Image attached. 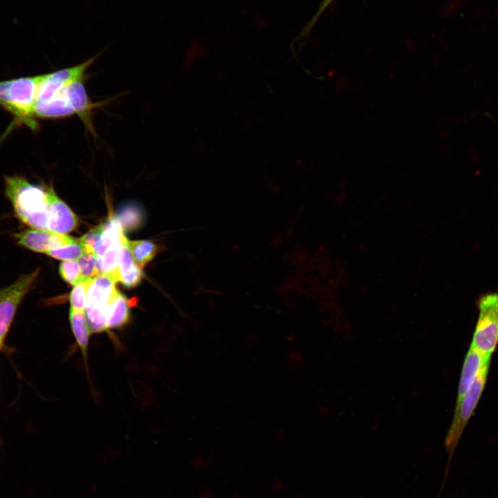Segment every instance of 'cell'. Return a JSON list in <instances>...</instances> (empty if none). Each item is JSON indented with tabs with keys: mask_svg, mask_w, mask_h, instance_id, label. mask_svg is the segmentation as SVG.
I'll use <instances>...</instances> for the list:
<instances>
[{
	"mask_svg": "<svg viewBox=\"0 0 498 498\" xmlns=\"http://www.w3.org/2000/svg\"><path fill=\"white\" fill-rule=\"evenodd\" d=\"M82 281L93 279L99 274L97 257L92 253L84 252L77 261Z\"/></svg>",
	"mask_w": 498,
	"mask_h": 498,
	"instance_id": "23",
	"label": "cell"
},
{
	"mask_svg": "<svg viewBox=\"0 0 498 498\" xmlns=\"http://www.w3.org/2000/svg\"><path fill=\"white\" fill-rule=\"evenodd\" d=\"M84 252L85 248L80 239L74 242L54 250H49L46 254L54 259L64 261L77 260Z\"/></svg>",
	"mask_w": 498,
	"mask_h": 498,
	"instance_id": "21",
	"label": "cell"
},
{
	"mask_svg": "<svg viewBox=\"0 0 498 498\" xmlns=\"http://www.w3.org/2000/svg\"><path fill=\"white\" fill-rule=\"evenodd\" d=\"M334 0H323L321 3L319 9L317 10L316 14L314 15V17L307 23L306 26L304 28L302 34H306L310 31V30L313 28V25L315 24V21L317 20L320 15L323 12V11L329 6V5Z\"/></svg>",
	"mask_w": 498,
	"mask_h": 498,
	"instance_id": "26",
	"label": "cell"
},
{
	"mask_svg": "<svg viewBox=\"0 0 498 498\" xmlns=\"http://www.w3.org/2000/svg\"><path fill=\"white\" fill-rule=\"evenodd\" d=\"M127 240L120 252L119 282L126 288L137 286L143 278L141 267L135 261Z\"/></svg>",
	"mask_w": 498,
	"mask_h": 498,
	"instance_id": "12",
	"label": "cell"
},
{
	"mask_svg": "<svg viewBox=\"0 0 498 498\" xmlns=\"http://www.w3.org/2000/svg\"><path fill=\"white\" fill-rule=\"evenodd\" d=\"M91 280L82 281L75 285L70 294V308L75 311H85L88 287Z\"/></svg>",
	"mask_w": 498,
	"mask_h": 498,
	"instance_id": "22",
	"label": "cell"
},
{
	"mask_svg": "<svg viewBox=\"0 0 498 498\" xmlns=\"http://www.w3.org/2000/svg\"><path fill=\"white\" fill-rule=\"evenodd\" d=\"M102 226V232L94 252L96 257H102L111 247L124 243L127 239L115 216H110Z\"/></svg>",
	"mask_w": 498,
	"mask_h": 498,
	"instance_id": "14",
	"label": "cell"
},
{
	"mask_svg": "<svg viewBox=\"0 0 498 498\" xmlns=\"http://www.w3.org/2000/svg\"><path fill=\"white\" fill-rule=\"evenodd\" d=\"M34 113L35 118H61L75 114L69 102L61 93L44 102H37Z\"/></svg>",
	"mask_w": 498,
	"mask_h": 498,
	"instance_id": "15",
	"label": "cell"
},
{
	"mask_svg": "<svg viewBox=\"0 0 498 498\" xmlns=\"http://www.w3.org/2000/svg\"><path fill=\"white\" fill-rule=\"evenodd\" d=\"M98 56L99 54L73 67L43 74L38 86L36 102L50 100L71 82L82 79L86 70Z\"/></svg>",
	"mask_w": 498,
	"mask_h": 498,
	"instance_id": "6",
	"label": "cell"
},
{
	"mask_svg": "<svg viewBox=\"0 0 498 498\" xmlns=\"http://www.w3.org/2000/svg\"><path fill=\"white\" fill-rule=\"evenodd\" d=\"M272 487L275 492H280L284 490L286 483L280 476H275L272 479Z\"/></svg>",
	"mask_w": 498,
	"mask_h": 498,
	"instance_id": "27",
	"label": "cell"
},
{
	"mask_svg": "<svg viewBox=\"0 0 498 498\" xmlns=\"http://www.w3.org/2000/svg\"><path fill=\"white\" fill-rule=\"evenodd\" d=\"M127 245L135 261L140 266L151 261L156 256L158 247L149 240L129 241Z\"/></svg>",
	"mask_w": 498,
	"mask_h": 498,
	"instance_id": "19",
	"label": "cell"
},
{
	"mask_svg": "<svg viewBox=\"0 0 498 498\" xmlns=\"http://www.w3.org/2000/svg\"><path fill=\"white\" fill-rule=\"evenodd\" d=\"M488 360H490V357L484 356L473 348L470 347L461 370L456 404L459 403L469 390L481 367L484 362Z\"/></svg>",
	"mask_w": 498,
	"mask_h": 498,
	"instance_id": "11",
	"label": "cell"
},
{
	"mask_svg": "<svg viewBox=\"0 0 498 498\" xmlns=\"http://www.w3.org/2000/svg\"><path fill=\"white\" fill-rule=\"evenodd\" d=\"M59 92L64 95L75 114H77L84 124L93 133L91 112L95 107L99 106V104L93 103L89 98L82 79L71 82Z\"/></svg>",
	"mask_w": 498,
	"mask_h": 498,
	"instance_id": "9",
	"label": "cell"
},
{
	"mask_svg": "<svg viewBox=\"0 0 498 498\" xmlns=\"http://www.w3.org/2000/svg\"><path fill=\"white\" fill-rule=\"evenodd\" d=\"M42 75L0 81V106L10 112L16 122L32 130L37 128L34 113Z\"/></svg>",
	"mask_w": 498,
	"mask_h": 498,
	"instance_id": "2",
	"label": "cell"
},
{
	"mask_svg": "<svg viewBox=\"0 0 498 498\" xmlns=\"http://www.w3.org/2000/svg\"><path fill=\"white\" fill-rule=\"evenodd\" d=\"M13 236L19 245L34 252L45 253L67 246L76 240L64 234L35 228L21 230Z\"/></svg>",
	"mask_w": 498,
	"mask_h": 498,
	"instance_id": "7",
	"label": "cell"
},
{
	"mask_svg": "<svg viewBox=\"0 0 498 498\" xmlns=\"http://www.w3.org/2000/svg\"><path fill=\"white\" fill-rule=\"evenodd\" d=\"M108 307L86 304L85 313L91 333L109 332Z\"/></svg>",
	"mask_w": 498,
	"mask_h": 498,
	"instance_id": "20",
	"label": "cell"
},
{
	"mask_svg": "<svg viewBox=\"0 0 498 498\" xmlns=\"http://www.w3.org/2000/svg\"><path fill=\"white\" fill-rule=\"evenodd\" d=\"M490 361L484 362L469 390L456 404L454 418L445 439V446L449 451L454 449L478 403L486 382Z\"/></svg>",
	"mask_w": 498,
	"mask_h": 498,
	"instance_id": "5",
	"label": "cell"
},
{
	"mask_svg": "<svg viewBox=\"0 0 498 498\" xmlns=\"http://www.w3.org/2000/svg\"><path fill=\"white\" fill-rule=\"evenodd\" d=\"M4 183L5 195L17 218L30 228L48 230L50 187L18 174L5 176Z\"/></svg>",
	"mask_w": 498,
	"mask_h": 498,
	"instance_id": "1",
	"label": "cell"
},
{
	"mask_svg": "<svg viewBox=\"0 0 498 498\" xmlns=\"http://www.w3.org/2000/svg\"><path fill=\"white\" fill-rule=\"evenodd\" d=\"M477 306L479 317L470 347L491 357L498 345V292L481 295Z\"/></svg>",
	"mask_w": 498,
	"mask_h": 498,
	"instance_id": "3",
	"label": "cell"
},
{
	"mask_svg": "<svg viewBox=\"0 0 498 498\" xmlns=\"http://www.w3.org/2000/svg\"><path fill=\"white\" fill-rule=\"evenodd\" d=\"M61 277L71 285H76L82 282L80 270L77 261H64L59 268Z\"/></svg>",
	"mask_w": 498,
	"mask_h": 498,
	"instance_id": "24",
	"label": "cell"
},
{
	"mask_svg": "<svg viewBox=\"0 0 498 498\" xmlns=\"http://www.w3.org/2000/svg\"><path fill=\"white\" fill-rule=\"evenodd\" d=\"M116 282L109 275H98L89 285L86 304L108 307L119 293L116 287Z\"/></svg>",
	"mask_w": 498,
	"mask_h": 498,
	"instance_id": "10",
	"label": "cell"
},
{
	"mask_svg": "<svg viewBox=\"0 0 498 498\" xmlns=\"http://www.w3.org/2000/svg\"><path fill=\"white\" fill-rule=\"evenodd\" d=\"M102 232V224L99 226H96L91 229L87 233L79 239L83 243L86 252L92 253L94 255V252L101 234Z\"/></svg>",
	"mask_w": 498,
	"mask_h": 498,
	"instance_id": "25",
	"label": "cell"
},
{
	"mask_svg": "<svg viewBox=\"0 0 498 498\" xmlns=\"http://www.w3.org/2000/svg\"><path fill=\"white\" fill-rule=\"evenodd\" d=\"M77 223L76 215L50 187L48 230L66 234L77 228Z\"/></svg>",
	"mask_w": 498,
	"mask_h": 498,
	"instance_id": "8",
	"label": "cell"
},
{
	"mask_svg": "<svg viewBox=\"0 0 498 498\" xmlns=\"http://www.w3.org/2000/svg\"><path fill=\"white\" fill-rule=\"evenodd\" d=\"M122 244L111 247L102 257H97L96 262L99 274L109 275L117 282L120 277V252Z\"/></svg>",
	"mask_w": 498,
	"mask_h": 498,
	"instance_id": "18",
	"label": "cell"
},
{
	"mask_svg": "<svg viewBox=\"0 0 498 498\" xmlns=\"http://www.w3.org/2000/svg\"><path fill=\"white\" fill-rule=\"evenodd\" d=\"M114 216L126 233L138 230L145 221L143 207L135 201H127L120 205Z\"/></svg>",
	"mask_w": 498,
	"mask_h": 498,
	"instance_id": "13",
	"label": "cell"
},
{
	"mask_svg": "<svg viewBox=\"0 0 498 498\" xmlns=\"http://www.w3.org/2000/svg\"><path fill=\"white\" fill-rule=\"evenodd\" d=\"M39 269L20 276L10 285L0 288V351L13 322L17 309L24 297L32 289Z\"/></svg>",
	"mask_w": 498,
	"mask_h": 498,
	"instance_id": "4",
	"label": "cell"
},
{
	"mask_svg": "<svg viewBox=\"0 0 498 498\" xmlns=\"http://www.w3.org/2000/svg\"><path fill=\"white\" fill-rule=\"evenodd\" d=\"M130 304L127 298L118 293L109 307L108 327L109 329H121L130 321Z\"/></svg>",
	"mask_w": 498,
	"mask_h": 498,
	"instance_id": "17",
	"label": "cell"
},
{
	"mask_svg": "<svg viewBox=\"0 0 498 498\" xmlns=\"http://www.w3.org/2000/svg\"><path fill=\"white\" fill-rule=\"evenodd\" d=\"M196 498H214L211 488L205 483L200 486Z\"/></svg>",
	"mask_w": 498,
	"mask_h": 498,
	"instance_id": "28",
	"label": "cell"
},
{
	"mask_svg": "<svg viewBox=\"0 0 498 498\" xmlns=\"http://www.w3.org/2000/svg\"><path fill=\"white\" fill-rule=\"evenodd\" d=\"M69 321L73 334L80 349L86 365L87 350L91 331L90 329L85 311H75L70 308Z\"/></svg>",
	"mask_w": 498,
	"mask_h": 498,
	"instance_id": "16",
	"label": "cell"
},
{
	"mask_svg": "<svg viewBox=\"0 0 498 498\" xmlns=\"http://www.w3.org/2000/svg\"><path fill=\"white\" fill-rule=\"evenodd\" d=\"M232 497L233 498H243V495L240 492H238V491L234 492Z\"/></svg>",
	"mask_w": 498,
	"mask_h": 498,
	"instance_id": "29",
	"label": "cell"
}]
</instances>
